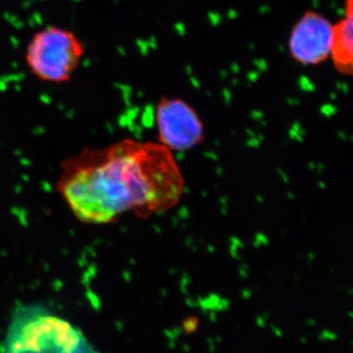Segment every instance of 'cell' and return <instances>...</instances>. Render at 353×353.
<instances>
[{"instance_id":"obj_3","label":"cell","mask_w":353,"mask_h":353,"mask_svg":"<svg viewBox=\"0 0 353 353\" xmlns=\"http://www.w3.org/2000/svg\"><path fill=\"white\" fill-rule=\"evenodd\" d=\"M85 46L73 32L50 26L34 34L26 50L30 72L44 83L69 82L80 66Z\"/></svg>"},{"instance_id":"obj_4","label":"cell","mask_w":353,"mask_h":353,"mask_svg":"<svg viewBox=\"0 0 353 353\" xmlns=\"http://www.w3.org/2000/svg\"><path fill=\"white\" fill-rule=\"evenodd\" d=\"M159 143L171 152H185L203 141V126L199 115L181 99H162L157 108Z\"/></svg>"},{"instance_id":"obj_6","label":"cell","mask_w":353,"mask_h":353,"mask_svg":"<svg viewBox=\"0 0 353 353\" xmlns=\"http://www.w3.org/2000/svg\"><path fill=\"white\" fill-rule=\"evenodd\" d=\"M336 69L345 75H352L353 64L352 0H347V16L334 26L331 55Z\"/></svg>"},{"instance_id":"obj_2","label":"cell","mask_w":353,"mask_h":353,"mask_svg":"<svg viewBox=\"0 0 353 353\" xmlns=\"http://www.w3.org/2000/svg\"><path fill=\"white\" fill-rule=\"evenodd\" d=\"M69 322L39 307L16 314L6 353H85V343Z\"/></svg>"},{"instance_id":"obj_5","label":"cell","mask_w":353,"mask_h":353,"mask_svg":"<svg viewBox=\"0 0 353 353\" xmlns=\"http://www.w3.org/2000/svg\"><path fill=\"white\" fill-rule=\"evenodd\" d=\"M334 25L324 16L308 12L297 22L290 38L292 57L299 63H321L331 55Z\"/></svg>"},{"instance_id":"obj_1","label":"cell","mask_w":353,"mask_h":353,"mask_svg":"<svg viewBox=\"0 0 353 353\" xmlns=\"http://www.w3.org/2000/svg\"><path fill=\"white\" fill-rule=\"evenodd\" d=\"M57 188L77 219L109 224L127 212L148 218L170 210L185 183L166 146L124 139L67 159Z\"/></svg>"}]
</instances>
